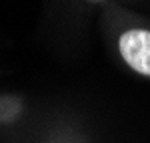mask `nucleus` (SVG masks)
Listing matches in <instances>:
<instances>
[{
    "instance_id": "1",
    "label": "nucleus",
    "mask_w": 150,
    "mask_h": 143,
    "mask_svg": "<svg viewBox=\"0 0 150 143\" xmlns=\"http://www.w3.org/2000/svg\"><path fill=\"white\" fill-rule=\"evenodd\" d=\"M120 55L140 75L150 77V32L148 30H128L120 36Z\"/></svg>"
}]
</instances>
